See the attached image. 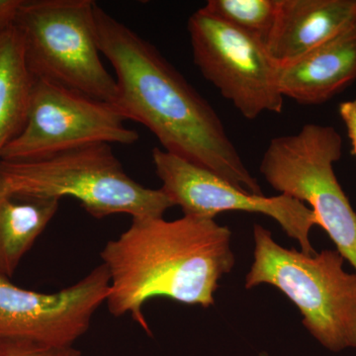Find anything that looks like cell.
<instances>
[{"instance_id": "obj_6", "label": "cell", "mask_w": 356, "mask_h": 356, "mask_svg": "<svg viewBox=\"0 0 356 356\" xmlns=\"http://www.w3.org/2000/svg\"><path fill=\"white\" fill-rule=\"evenodd\" d=\"M343 149L336 129L308 123L294 135L273 138L259 170L280 194L310 204L321 228L356 271V213L334 170Z\"/></svg>"}, {"instance_id": "obj_10", "label": "cell", "mask_w": 356, "mask_h": 356, "mask_svg": "<svg viewBox=\"0 0 356 356\" xmlns=\"http://www.w3.org/2000/svg\"><path fill=\"white\" fill-rule=\"evenodd\" d=\"M109 289L108 269L103 264L53 294L23 289L0 275V343L72 346L88 331Z\"/></svg>"}, {"instance_id": "obj_17", "label": "cell", "mask_w": 356, "mask_h": 356, "mask_svg": "<svg viewBox=\"0 0 356 356\" xmlns=\"http://www.w3.org/2000/svg\"><path fill=\"white\" fill-rule=\"evenodd\" d=\"M339 112L348 131L353 156L356 158V98L341 103Z\"/></svg>"}, {"instance_id": "obj_11", "label": "cell", "mask_w": 356, "mask_h": 356, "mask_svg": "<svg viewBox=\"0 0 356 356\" xmlns=\"http://www.w3.org/2000/svg\"><path fill=\"white\" fill-rule=\"evenodd\" d=\"M356 25V0H278L266 42L278 67L289 64Z\"/></svg>"}, {"instance_id": "obj_16", "label": "cell", "mask_w": 356, "mask_h": 356, "mask_svg": "<svg viewBox=\"0 0 356 356\" xmlns=\"http://www.w3.org/2000/svg\"><path fill=\"white\" fill-rule=\"evenodd\" d=\"M0 356H83L74 346H44L30 343H0Z\"/></svg>"}, {"instance_id": "obj_4", "label": "cell", "mask_w": 356, "mask_h": 356, "mask_svg": "<svg viewBox=\"0 0 356 356\" xmlns=\"http://www.w3.org/2000/svg\"><path fill=\"white\" fill-rule=\"evenodd\" d=\"M254 264L248 289L269 284L303 315V325L327 350L356 348V273H346L337 250L309 255L281 247L261 225L254 228Z\"/></svg>"}, {"instance_id": "obj_15", "label": "cell", "mask_w": 356, "mask_h": 356, "mask_svg": "<svg viewBox=\"0 0 356 356\" xmlns=\"http://www.w3.org/2000/svg\"><path fill=\"white\" fill-rule=\"evenodd\" d=\"M202 10L266 44L278 11V0H209Z\"/></svg>"}, {"instance_id": "obj_3", "label": "cell", "mask_w": 356, "mask_h": 356, "mask_svg": "<svg viewBox=\"0 0 356 356\" xmlns=\"http://www.w3.org/2000/svg\"><path fill=\"white\" fill-rule=\"evenodd\" d=\"M0 194L79 200L96 219L163 217L173 203L161 189L129 177L111 145L93 144L39 161H0Z\"/></svg>"}, {"instance_id": "obj_7", "label": "cell", "mask_w": 356, "mask_h": 356, "mask_svg": "<svg viewBox=\"0 0 356 356\" xmlns=\"http://www.w3.org/2000/svg\"><path fill=\"white\" fill-rule=\"evenodd\" d=\"M110 103L34 79L27 120L0 161H39L93 144L132 145L139 134Z\"/></svg>"}, {"instance_id": "obj_8", "label": "cell", "mask_w": 356, "mask_h": 356, "mask_svg": "<svg viewBox=\"0 0 356 356\" xmlns=\"http://www.w3.org/2000/svg\"><path fill=\"white\" fill-rule=\"evenodd\" d=\"M192 54L204 79L248 120L264 112L282 113L284 96L278 65L262 42L202 9L187 23Z\"/></svg>"}, {"instance_id": "obj_9", "label": "cell", "mask_w": 356, "mask_h": 356, "mask_svg": "<svg viewBox=\"0 0 356 356\" xmlns=\"http://www.w3.org/2000/svg\"><path fill=\"white\" fill-rule=\"evenodd\" d=\"M161 191L185 216L215 219L231 211L257 213L273 218L288 236L300 243L303 254L313 255L311 229L320 227L315 213L297 199L280 194L266 197L248 193L216 173L194 165L186 159L154 147L152 153Z\"/></svg>"}, {"instance_id": "obj_18", "label": "cell", "mask_w": 356, "mask_h": 356, "mask_svg": "<svg viewBox=\"0 0 356 356\" xmlns=\"http://www.w3.org/2000/svg\"><path fill=\"white\" fill-rule=\"evenodd\" d=\"M22 1L23 0H0V35L14 27Z\"/></svg>"}, {"instance_id": "obj_14", "label": "cell", "mask_w": 356, "mask_h": 356, "mask_svg": "<svg viewBox=\"0 0 356 356\" xmlns=\"http://www.w3.org/2000/svg\"><path fill=\"white\" fill-rule=\"evenodd\" d=\"M34 77L15 27L0 35V154L24 128Z\"/></svg>"}, {"instance_id": "obj_2", "label": "cell", "mask_w": 356, "mask_h": 356, "mask_svg": "<svg viewBox=\"0 0 356 356\" xmlns=\"http://www.w3.org/2000/svg\"><path fill=\"white\" fill-rule=\"evenodd\" d=\"M108 269L106 303L115 317L130 314L149 332L143 308L168 298L208 308L218 282L235 266L232 233L214 219L184 216L134 218L132 224L102 252Z\"/></svg>"}, {"instance_id": "obj_5", "label": "cell", "mask_w": 356, "mask_h": 356, "mask_svg": "<svg viewBox=\"0 0 356 356\" xmlns=\"http://www.w3.org/2000/svg\"><path fill=\"white\" fill-rule=\"evenodd\" d=\"M92 0H23L14 27L35 79L113 104L117 83L100 58Z\"/></svg>"}, {"instance_id": "obj_12", "label": "cell", "mask_w": 356, "mask_h": 356, "mask_svg": "<svg viewBox=\"0 0 356 356\" xmlns=\"http://www.w3.org/2000/svg\"><path fill=\"white\" fill-rule=\"evenodd\" d=\"M356 81V25L301 58L278 67L285 97L304 105L322 104Z\"/></svg>"}, {"instance_id": "obj_1", "label": "cell", "mask_w": 356, "mask_h": 356, "mask_svg": "<svg viewBox=\"0 0 356 356\" xmlns=\"http://www.w3.org/2000/svg\"><path fill=\"white\" fill-rule=\"evenodd\" d=\"M98 46L113 67V106L139 122L168 153L206 168L248 193L261 186L229 139L219 115L161 51L95 2Z\"/></svg>"}, {"instance_id": "obj_13", "label": "cell", "mask_w": 356, "mask_h": 356, "mask_svg": "<svg viewBox=\"0 0 356 356\" xmlns=\"http://www.w3.org/2000/svg\"><path fill=\"white\" fill-rule=\"evenodd\" d=\"M58 205L57 198L0 194V275L13 276Z\"/></svg>"}]
</instances>
